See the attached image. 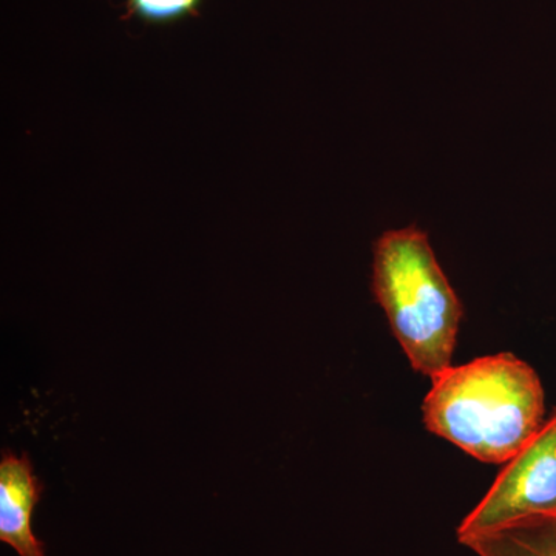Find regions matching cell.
I'll return each instance as SVG.
<instances>
[{
  "label": "cell",
  "mask_w": 556,
  "mask_h": 556,
  "mask_svg": "<svg viewBox=\"0 0 556 556\" xmlns=\"http://www.w3.org/2000/svg\"><path fill=\"white\" fill-rule=\"evenodd\" d=\"M551 514H556V409L535 437L507 460L484 500L457 529V538Z\"/></svg>",
  "instance_id": "3"
},
{
  "label": "cell",
  "mask_w": 556,
  "mask_h": 556,
  "mask_svg": "<svg viewBox=\"0 0 556 556\" xmlns=\"http://www.w3.org/2000/svg\"><path fill=\"white\" fill-rule=\"evenodd\" d=\"M200 0H129L131 13L148 22H170L192 14Z\"/></svg>",
  "instance_id": "6"
},
{
  "label": "cell",
  "mask_w": 556,
  "mask_h": 556,
  "mask_svg": "<svg viewBox=\"0 0 556 556\" xmlns=\"http://www.w3.org/2000/svg\"><path fill=\"white\" fill-rule=\"evenodd\" d=\"M424 422L482 463L503 464L544 426V390L535 369L503 353L434 376Z\"/></svg>",
  "instance_id": "1"
},
{
  "label": "cell",
  "mask_w": 556,
  "mask_h": 556,
  "mask_svg": "<svg viewBox=\"0 0 556 556\" xmlns=\"http://www.w3.org/2000/svg\"><path fill=\"white\" fill-rule=\"evenodd\" d=\"M459 541L479 556H556V514L533 515Z\"/></svg>",
  "instance_id": "5"
},
{
  "label": "cell",
  "mask_w": 556,
  "mask_h": 556,
  "mask_svg": "<svg viewBox=\"0 0 556 556\" xmlns=\"http://www.w3.org/2000/svg\"><path fill=\"white\" fill-rule=\"evenodd\" d=\"M372 292L415 371L433 379L452 367L463 303L426 232L409 226L376 241Z\"/></svg>",
  "instance_id": "2"
},
{
  "label": "cell",
  "mask_w": 556,
  "mask_h": 556,
  "mask_svg": "<svg viewBox=\"0 0 556 556\" xmlns=\"http://www.w3.org/2000/svg\"><path fill=\"white\" fill-rule=\"evenodd\" d=\"M43 492L27 453L3 450L0 460V541L20 556H46V546L35 536L31 517Z\"/></svg>",
  "instance_id": "4"
}]
</instances>
